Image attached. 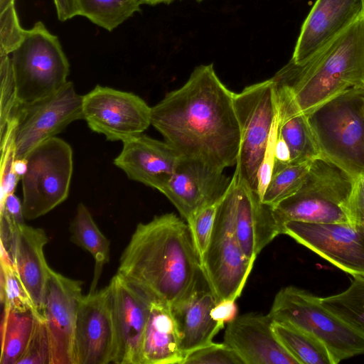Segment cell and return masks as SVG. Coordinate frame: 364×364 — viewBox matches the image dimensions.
I'll return each instance as SVG.
<instances>
[{
    "label": "cell",
    "instance_id": "cell-14",
    "mask_svg": "<svg viewBox=\"0 0 364 364\" xmlns=\"http://www.w3.org/2000/svg\"><path fill=\"white\" fill-rule=\"evenodd\" d=\"M282 234L345 272L364 276V229L349 223L289 221Z\"/></svg>",
    "mask_w": 364,
    "mask_h": 364
},
{
    "label": "cell",
    "instance_id": "cell-15",
    "mask_svg": "<svg viewBox=\"0 0 364 364\" xmlns=\"http://www.w3.org/2000/svg\"><path fill=\"white\" fill-rule=\"evenodd\" d=\"M82 284L50 267L46 282L42 315L47 326L50 364H73V340Z\"/></svg>",
    "mask_w": 364,
    "mask_h": 364
},
{
    "label": "cell",
    "instance_id": "cell-2",
    "mask_svg": "<svg viewBox=\"0 0 364 364\" xmlns=\"http://www.w3.org/2000/svg\"><path fill=\"white\" fill-rule=\"evenodd\" d=\"M117 273L171 308L207 282L191 228L172 213L137 225Z\"/></svg>",
    "mask_w": 364,
    "mask_h": 364
},
{
    "label": "cell",
    "instance_id": "cell-4",
    "mask_svg": "<svg viewBox=\"0 0 364 364\" xmlns=\"http://www.w3.org/2000/svg\"><path fill=\"white\" fill-rule=\"evenodd\" d=\"M322 156L364 174V90H346L306 114Z\"/></svg>",
    "mask_w": 364,
    "mask_h": 364
},
{
    "label": "cell",
    "instance_id": "cell-3",
    "mask_svg": "<svg viewBox=\"0 0 364 364\" xmlns=\"http://www.w3.org/2000/svg\"><path fill=\"white\" fill-rule=\"evenodd\" d=\"M271 79L304 114L346 90H364V14L311 58L290 60Z\"/></svg>",
    "mask_w": 364,
    "mask_h": 364
},
{
    "label": "cell",
    "instance_id": "cell-42",
    "mask_svg": "<svg viewBox=\"0 0 364 364\" xmlns=\"http://www.w3.org/2000/svg\"><path fill=\"white\" fill-rule=\"evenodd\" d=\"M14 173L21 178L27 170V162L26 159H16L13 163Z\"/></svg>",
    "mask_w": 364,
    "mask_h": 364
},
{
    "label": "cell",
    "instance_id": "cell-30",
    "mask_svg": "<svg viewBox=\"0 0 364 364\" xmlns=\"http://www.w3.org/2000/svg\"><path fill=\"white\" fill-rule=\"evenodd\" d=\"M344 291L321 297V304L349 326L364 334V276L354 275Z\"/></svg>",
    "mask_w": 364,
    "mask_h": 364
},
{
    "label": "cell",
    "instance_id": "cell-29",
    "mask_svg": "<svg viewBox=\"0 0 364 364\" xmlns=\"http://www.w3.org/2000/svg\"><path fill=\"white\" fill-rule=\"evenodd\" d=\"M77 16L111 31L140 11L142 0H75Z\"/></svg>",
    "mask_w": 364,
    "mask_h": 364
},
{
    "label": "cell",
    "instance_id": "cell-31",
    "mask_svg": "<svg viewBox=\"0 0 364 364\" xmlns=\"http://www.w3.org/2000/svg\"><path fill=\"white\" fill-rule=\"evenodd\" d=\"M311 163L287 164L275 168L262 202L274 207L294 195L304 183Z\"/></svg>",
    "mask_w": 364,
    "mask_h": 364
},
{
    "label": "cell",
    "instance_id": "cell-25",
    "mask_svg": "<svg viewBox=\"0 0 364 364\" xmlns=\"http://www.w3.org/2000/svg\"><path fill=\"white\" fill-rule=\"evenodd\" d=\"M275 92L279 109L278 134L289 147V164L310 162L322 156L307 116L299 112L276 88Z\"/></svg>",
    "mask_w": 364,
    "mask_h": 364
},
{
    "label": "cell",
    "instance_id": "cell-9",
    "mask_svg": "<svg viewBox=\"0 0 364 364\" xmlns=\"http://www.w3.org/2000/svg\"><path fill=\"white\" fill-rule=\"evenodd\" d=\"M27 170L21 177L25 219L41 217L68 196L73 170V149L53 136L33 149L26 156Z\"/></svg>",
    "mask_w": 364,
    "mask_h": 364
},
{
    "label": "cell",
    "instance_id": "cell-10",
    "mask_svg": "<svg viewBox=\"0 0 364 364\" xmlns=\"http://www.w3.org/2000/svg\"><path fill=\"white\" fill-rule=\"evenodd\" d=\"M234 104L241 134L235 171L257 193V172L277 111L272 80L252 84L234 93Z\"/></svg>",
    "mask_w": 364,
    "mask_h": 364
},
{
    "label": "cell",
    "instance_id": "cell-43",
    "mask_svg": "<svg viewBox=\"0 0 364 364\" xmlns=\"http://www.w3.org/2000/svg\"><path fill=\"white\" fill-rule=\"evenodd\" d=\"M174 0H142L143 4L156 5L159 4H170Z\"/></svg>",
    "mask_w": 364,
    "mask_h": 364
},
{
    "label": "cell",
    "instance_id": "cell-35",
    "mask_svg": "<svg viewBox=\"0 0 364 364\" xmlns=\"http://www.w3.org/2000/svg\"><path fill=\"white\" fill-rule=\"evenodd\" d=\"M50 341L43 316L36 314L26 348L17 364H50Z\"/></svg>",
    "mask_w": 364,
    "mask_h": 364
},
{
    "label": "cell",
    "instance_id": "cell-18",
    "mask_svg": "<svg viewBox=\"0 0 364 364\" xmlns=\"http://www.w3.org/2000/svg\"><path fill=\"white\" fill-rule=\"evenodd\" d=\"M267 314L246 313L227 323L223 343L244 364H299L286 350L272 328Z\"/></svg>",
    "mask_w": 364,
    "mask_h": 364
},
{
    "label": "cell",
    "instance_id": "cell-17",
    "mask_svg": "<svg viewBox=\"0 0 364 364\" xmlns=\"http://www.w3.org/2000/svg\"><path fill=\"white\" fill-rule=\"evenodd\" d=\"M117 336L116 364H139L142 336L152 299L117 273L110 280Z\"/></svg>",
    "mask_w": 364,
    "mask_h": 364
},
{
    "label": "cell",
    "instance_id": "cell-33",
    "mask_svg": "<svg viewBox=\"0 0 364 364\" xmlns=\"http://www.w3.org/2000/svg\"><path fill=\"white\" fill-rule=\"evenodd\" d=\"M1 102L0 124L1 134L7 129L14 118L16 110L19 106L14 72L9 55H0Z\"/></svg>",
    "mask_w": 364,
    "mask_h": 364
},
{
    "label": "cell",
    "instance_id": "cell-38",
    "mask_svg": "<svg viewBox=\"0 0 364 364\" xmlns=\"http://www.w3.org/2000/svg\"><path fill=\"white\" fill-rule=\"evenodd\" d=\"M279 129V109L277 101V111L272 126V129L268 138L266 149L262 157V162L258 169L257 182V193L261 201L271 180L274 163H275V147L278 136Z\"/></svg>",
    "mask_w": 364,
    "mask_h": 364
},
{
    "label": "cell",
    "instance_id": "cell-34",
    "mask_svg": "<svg viewBox=\"0 0 364 364\" xmlns=\"http://www.w3.org/2000/svg\"><path fill=\"white\" fill-rule=\"evenodd\" d=\"M15 0H0V55L11 54L21 43L24 30L19 23Z\"/></svg>",
    "mask_w": 364,
    "mask_h": 364
},
{
    "label": "cell",
    "instance_id": "cell-12",
    "mask_svg": "<svg viewBox=\"0 0 364 364\" xmlns=\"http://www.w3.org/2000/svg\"><path fill=\"white\" fill-rule=\"evenodd\" d=\"M82 111L91 130L109 141L122 142L141 134L151 125V111L138 95L97 85L82 95Z\"/></svg>",
    "mask_w": 364,
    "mask_h": 364
},
{
    "label": "cell",
    "instance_id": "cell-39",
    "mask_svg": "<svg viewBox=\"0 0 364 364\" xmlns=\"http://www.w3.org/2000/svg\"><path fill=\"white\" fill-rule=\"evenodd\" d=\"M350 223L364 229V174L355 179L348 205Z\"/></svg>",
    "mask_w": 364,
    "mask_h": 364
},
{
    "label": "cell",
    "instance_id": "cell-1",
    "mask_svg": "<svg viewBox=\"0 0 364 364\" xmlns=\"http://www.w3.org/2000/svg\"><path fill=\"white\" fill-rule=\"evenodd\" d=\"M234 93L212 63L200 65L151 107V124L181 157L224 171L236 165L240 149Z\"/></svg>",
    "mask_w": 364,
    "mask_h": 364
},
{
    "label": "cell",
    "instance_id": "cell-8",
    "mask_svg": "<svg viewBox=\"0 0 364 364\" xmlns=\"http://www.w3.org/2000/svg\"><path fill=\"white\" fill-rule=\"evenodd\" d=\"M235 189L231 181L220 202L208 247L201 257L205 279L216 302L237 300L254 266L242 251L235 232Z\"/></svg>",
    "mask_w": 364,
    "mask_h": 364
},
{
    "label": "cell",
    "instance_id": "cell-7",
    "mask_svg": "<svg viewBox=\"0 0 364 364\" xmlns=\"http://www.w3.org/2000/svg\"><path fill=\"white\" fill-rule=\"evenodd\" d=\"M268 314L273 321L291 324L316 337L336 363L364 354V334L326 308L321 297L306 290L291 285L282 288Z\"/></svg>",
    "mask_w": 364,
    "mask_h": 364
},
{
    "label": "cell",
    "instance_id": "cell-19",
    "mask_svg": "<svg viewBox=\"0 0 364 364\" xmlns=\"http://www.w3.org/2000/svg\"><path fill=\"white\" fill-rule=\"evenodd\" d=\"M114 164L132 181L154 188L161 193L173 175L181 156L165 141L144 134L122 142Z\"/></svg>",
    "mask_w": 364,
    "mask_h": 364
},
{
    "label": "cell",
    "instance_id": "cell-40",
    "mask_svg": "<svg viewBox=\"0 0 364 364\" xmlns=\"http://www.w3.org/2000/svg\"><path fill=\"white\" fill-rule=\"evenodd\" d=\"M237 316L236 300L232 299H225L216 302L211 310L212 318L223 326L235 320Z\"/></svg>",
    "mask_w": 364,
    "mask_h": 364
},
{
    "label": "cell",
    "instance_id": "cell-20",
    "mask_svg": "<svg viewBox=\"0 0 364 364\" xmlns=\"http://www.w3.org/2000/svg\"><path fill=\"white\" fill-rule=\"evenodd\" d=\"M1 228L8 233L1 237V245L9 252L36 311L42 315L50 268L45 259L43 247L48 238L43 229L25 223L12 230Z\"/></svg>",
    "mask_w": 364,
    "mask_h": 364
},
{
    "label": "cell",
    "instance_id": "cell-22",
    "mask_svg": "<svg viewBox=\"0 0 364 364\" xmlns=\"http://www.w3.org/2000/svg\"><path fill=\"white\" fill-rule=\"evenodd\" d=\"M235 232L245 256L252 260L277 236L282 234L272 207L263 203L257 193L235 171Z\"/></svg>",
    "mask_w": 364,
    "mask_h": 364
},
{
    "label": "cell",
    "instance_id": "cell-6",
    "mask_svg": "<svg viewBox=\"0 0 364 364\" xmlns=\"http://www.w3.org/2000/svg\"><path fill=\"white\" fill-rule=\"evenodd\" d=\"M11 54L19 105L46 98L68 82L70 65L58 38L41 21L24 30L21 43Z\"/></svg>",
    "mask_w": 364,
    "mask_h": 364
},
{
    "label": "cell",
    "instance_id": "cell-24",
    "mask_svg": "<svg viewBox=\"0 0 364 364\" xmlns=\"http://www.w3.org/2000/svg\"><path fill=\"white\" fill-rule=\"evenodd\" d=\"M184 358L171 306L152 300L142 336L139 364H183Z\"/></svg>",
    "mask_w": 364,
    "mask_h": 364
},
{
    "label": "cell",
    "instance_id": "cell-5",
    "mask_svg": "<svg viewBox=\"0 0 364 364\" xmlns=\"http://www.w3.org/2000/svg\"><path fill=\"white\" fill-rule=\"evenodd\" d=\"M355 179L324 156L312 161L301 188L272 207L282 231L289 221L350 223L348 205Z\"/></svg>",
    "mask_w": 364,
    "mask_h": 364
},
{
    "label": "cell",
    "instance_id": "cell-37",
    "mask_svg": "<svg viewBox=\"0 0 364 364\" xmlns=\"http://www.w3.org/2000/svg\"><path fill=\"white\" fill-rule=\"evenodd\" d=\"M219 203L220 202L202 208L188 223L200 259L208 247Z\"/></svg>",
    "mask_w": 364,
    "mask_h": 364
},
{
    "label": "cell",
    "instance_id": "cell-41",
    "mask_svg": "<svg viewBox=\"0 0 364 364\" xmlns=\"http://www.w3.org/2000/svg\"><path fill=\"white\" fill-rule=\"evenodd\" d=\"M58 18L65 21L77 16L75 0H53Z\"/></svg>",
    "mask_w": 364,
    "mask_h": 364
},
{
    "label": "cell",
    "instance_id": "cell-28",
    "mask_svg": "<svg viewBox=\"0 0 364 364\" xmlns=\"http://www.w3.org/2000/svg\"><path fill=\"white\" fill-rule=\"evenodd\" d=\"M273 331L299 364H337L326 346L312 334L291 324L273 321Z\"/></svg>",
    "mask_w": 364,
    "mask_h": 364
},
{
    "label": "cell",
    "instance_id": "cell-26",
    "mask_svg": "<svg viewBox=\"0 0 364 364\" xmlns=\"http://www.w3.org/2000/svg\"><path fill=\"white\" fill-rule=\"evenodd\" d=\"M36 314L32 309L20 310L4 306L0 364L18 363L31 338Z\"/></svg>",
    "mask_w": 364,
    "mask_h": 364
},
{
    "label": "cell",
    "instance_id": "cell-23",
    "mask_svg": "<svg viewBox=\"0 0 364 364\" xmlns=\"http://www.w3.org/2000/svg\"><path fill=\"white\" fill-rule=\"evenodd\" d=\"M215 303V296L205 282L187 299L171 307L185 357L213 342V338L224 328L211 316Z\"/></svg>",
    "mask_w": 364,
    "mask_h": 364
},
{
    "label": "cell",
    "instance_id": "cell-36",
    "mask_svg": "<svg viewBox=\"0 0 364 364\" xmlns=\"http://www.w3.org/2000/svg\"><path fill=\"white\" fill-rule=\"evenodd\" d=\"M183 364H244L237 353L228 346L211 343L188 353Z\"/></svg>",
    "mask_w": 364,
    "mask_h": 364
},
{
    "label": "cell",
    "instance_id": "cell-44",
    "mask_svg": "<svg viewBox=\"0 0 364 364\" xmlns=\"http://www.w3.org/2000/svg\"><path fill=\"white\" fill-rule=\"evenodd\" d=\"M196 1H203V0H196Z\"/></svg>",
    "mask_w": 364,
    "mask_h": 364
},
{
    "label": "cell",
    "instance_id": "cell-13",
    "mask_svg": "<svg viewBox=\"0 0 364 364\" xmlns=\"http://www.w3.org/2000/svg\"><path fill=\"white\" fill-rule=\"evenodd\" d=\"M117 336L110 284L81 298L73 340V364L115 363Z\"/></svg>",
    "mask_w": 364,
    "mask_h": 364
},
{
    "label": "cell",
    "instance_id": "cell-21",
    "mask_svg": "<svg viewBox=\"0 0 364 364\" xmlns=\"http://www.w3.org/2000/svg\"><path fill=\"white\" fill-rule=\"evenodd\" d=\"M364 14V0H316L305 19L291 60L311 58Z\"/></svg>",
    "mask_w": 364,
    "mask_h": 364
},
{
    "label": "cell",
    "instance_id": "cell-32",
    "mask_svg": "<svg viewBox=\"0 0 364 364\" xmlns=\"http://www.w3.org/2000/svg\"><path fill=\"white\" fill-rule=\"evenodd\" d=\"M0 264V297L4 306L20 310L32 309L36 311L9 252L2 245H1Z\"/></svg>",
    "mask_w": 364,
    "mask_h": 364
},
{
    "label": "cell",
    "instance_id": "cell-27",
    "mask_svg": "<svg viewBox=\"0 0 364 364\" xmlns=\"http://www.w3.org/2000/svg\"><path fill=\"white\" fill-rule=\"evenodd\" d=\"M71 241L88 251L95 261L94 277L90 289L95 291L104 265L109 259V241L100 230L89 210L82 203L77 208L76 215L71 223Z\"/></svg>",
    "mask_w": 364,
    "mask_h": 364
},
{
    "label": "cell",
    "instance_id": "cell-11",
    "mask_svg": "<svg viewBox=\"0 0 364 364\" xmlns=\"http://www.w3.org/2000/svg\"><path fill=\"white\" fill-rule=\"evenodd\" d=\"M82 95L72 82L39 101L19 105L16 110L15 158L25 159L36 146L55 136L71 122L83 119Z\"/></svg>",
    "mask_w": 364,
    "mask_h": 364
},
{
    "label": "cell",
    "instance_id": "cell-16",
    "mask_svg": "<svg viewBox=\"0 0 364 364\" xmlns=\"http://www.w3.org/2000/svg\"><path fill=\"white\" fill-rule=\"evenodd\" d=\"M230 181L231 178L225 176L223 170L181 157L161 193L189 223L202 208L221 201Z\"/></svg>",
    "mask_w": 364,
    "mask_h": 364
}]
</instances>
